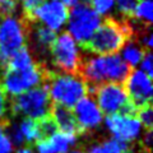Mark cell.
I'll return each instance as SVG.
<instances>
[{"instance_id":"obj_25","label":"cell","mask_w":153,"mask_h":153,"mask_svg":"<svg viewBox=\"0 0 153 153\" xmlns=\"http://www.w3.org/2000/svg\"><path fill=\"white\" fill-rule=\"evenodd\" d=\"M19 1L22 4L23 13H25L23 17L27 18V19H32L35 10L45 1V0H19Z\"/></svg>"},{"instance_id":"obj_21","label":"cell","mask_w":153,"mask_h":153,"mask_svg":"<svg viewBox=\"0 0 153 153\" xmlns=\"http://www.w3.org/2000/svg\"><path fill=\"white\" fill-rule=\"evenodd\" d=\"M152 3L151 1H140L138 3V5L134 10L133 16L130 17V19H134V21L140 22L142 25L146 26H152Z\"/></svg>"},{"instance_id":"obj_9","label":"cell","mask_w":153,"mask_h":153,"mask_svg":"<svg viewBox=\"0 0 153 153\" xmlns=\"http://www.w3.org/2000/svg\"><path fill=\"white\" fill-rule=\"evenodd\" d=\"M97 106L107 115L120 114L131 102L128 97L125 85L120 83H105L96 89Z\"/></svg>"},{"instance_id":"obj_14","label":"cell","mask_w":153,"mask_h":153,"mask_svg":"<svg viewBox=\"0 0 153 153\" xmlns=\"http://www.w3.org/2000/svg\"><path fill=\"white\" fill-rule=\"evenodd\" d=\"M50 115L52 116V119H54L57 129L61 130V133L74 135V137H79L84 133L83 129L79 126V124L75 119V115L71 108H68V107L61 106V105H57V103H52L51 110H50Z\"/></svg>"},{"instance_id":"obj_19","label":"cell","mask_w":153,"mask_h":153,"mask_svg":"<svg viewBox=\"0 0 153 153\" xmlns=\"http://www.w3.org/2000/svg\"><path fill=\"white\" fill-rule=\"evenodd\" d=\"M36 121H37V129H38V142L49 139L50 137H52L57 131V126L51 115H46V116L41 119H37Z\"/></svg>"},{"instance_id":"obj_11","label":"cell","mask_w":153,"mask_h":153,"mask_svg":"<svg viewBox=\"0 0 153 153\" xmlns=\"http://www.w3.org/2000/svg\"><path fill=\"white\" fill-rule=\"evenodd\" d=\"M69 18V10L63 3L57 0L44 1L33 13L32 19L37 22H42L47 28L52 31H57L63 27Z\"/></svg>"},{"instance_id":"obj_1","label":"cell","mask_w":153,"mask_h":153,"mask_svg":"<svg viewBox=\"0 0 153 153\" xmlns=\"http://www.w3.org/2000/svg\"><path fill=\"white\" fill-rule=\"evenodd\" d=\"M129 66L119 55H107L80 59L78 75L87 87L88 96H94L96 89L105 83L124 84L131 73Z\"/></svg>"},{"instance_id":"obj_12","label":"cell","mask_w":153,"mask_h":153,"mask_svg":"<svg viewBox=\"0 0 153 153\" xmlns=\"http://www.w3.org/2000/svg\"><path fill=\"white\" fill-rule=\"evenodd\" d=\"M106 126L115 139L130 143L137 139L140 133V123L135 116H125V115H107Z\"/></svg>"},{"instance_id":"obj_7","label":"cell","mask_w":153,"mask_h":153,"mask_svg":"<svg viewBox=\"0 0 153 153\" xmlns=\"http://www.w3.org/2000/svg\"><path fill=\"white\" fill-rule=\"evenodd\" d=\"M101 25V17L89 5L78 3L69 14V32L73 40L82 46L87 42Z\"/></svg>"},{"instance_id":"obj_20","label":"cell","mask_w":153,"mask_h":153,"mask_svg":"<svg viewBox=\"0 0 153 153\" xmlns=\"http://www.w3.org/2000/svg\"><path fill=\"white\" fill-rule=\"evenodd\" d=\"M19 129H21L22 137L27 144H32V143L38 142V129H37V121L35 119H30L26 117L23 119L21 125H19Z\"/></svg>"},{"instance_id":"obj_33","label":"cell","mask_w":153,"mask_h":153,"mask_svg":"<svg viewBox=\"0 0 153 153\" xmlns=\"http://www.w3.org/2000/svg\"><path fill=\"white\" fill-rule=\"evenodd\" d=\"M66 153H84L83 151H71V152H66Z\"/></svg>"},{"instance_id":"obj_27","label":"cell","mask_w":153,"mask_h":153,"mask_svg":"<svg viewBox=\"0 0 153 153\" xmlns=\"http://www.w3.org/2000/svg\"><path fill=\"white\" fill-rule=\"evenodd\" d=\"M142 69H143L142 71H144V73L152 79V76H153V59H152L151 51H146L144 55H143Z\"/></svg>"},{"instance_id":"obj_15","label":"cell","mask_w":153,"mask_h":153,"mask_svg":"<svg viewBox=\"0 0 153 153\" xmlns=\"http://www.w3.org/2000/svg\"><path fill=\"white\" fill-rule=\"evenodd\" d=\"M76 140V137L56 131L54 135L46 140L36 143V147L40 153H66L70 146H73Z\"/></svg>"},{"instance_id":"obj_16","label":"cell","mask_w":153,"mask_h":153,"mask_svg":"<svg viewBox=\"0 0 153 153\" xmlns=\"http://www.w3.org/2000/svg\"><path fill=\"white\" fill-rule=\"evenodd\" d=\"M37 63L33 60L32 55L28 51V46H23L19 50H17L10 56V59L7 63V65L3 69H10V70H26L31 68Z\"/></svg>"},{"instance_id":"obj_4","label":"cell","mask_w":153,"mask_h":153,"mask_svg":"<svg viewBox=\"0 0 153 153\" xmlns=\"http://www.w3.org/2000/svg\"><path fill=\"white\" fill-rule=\"evenodd\" d=\"M45 64L36 63L26 70H10L4 69L0 80V88L5 96L16 97L27 92L32 88L41 87L47 71Z\"/></svg>"},{"instance_id":"obj_28","label":"cell","mask_w":153,"mask_h":153,"mask_svg":"<svg viewBox=\"0 0 153 153\" xmlns=\"http://www.w3.org/2000/svg\"><path fill=\"white\" fill-rule=\"evenodd\" d=\"M12 152H13V144L8 139L1 125H0V153H12Z\"/></svg>"},{"instance_id":"obj_13","label":"cell","mask_w":153,"mask_h":153,"mask_svg":"<svg viewBox=\"0 0 153 153\" xmlns=\"http://www.w3.org/2000/svg\"><path fill=\"white\" fill-rule=\"evenodd\" d=\"M74 115L79 126L83 129L84 133L91 129L97 128L102 121V112L98 108L94 100L89 96H85L80 101L76 102L74 106Z\"/></svg>"},{"instance_id":"obj_29","label":"cell","mask_w":153,"mask_h":153,"mask_svg":"<svg viewBox=\"0 0 153 153\" xmlns=\"http://www.w3.org/2000/svg\"><path fill=\"white\" fill-rule=\"evenodd\" d=\"M152 137H153L152 130H146V134L143 135V139H142V143H140L143 152L151 153V151H152V142H153Z\"/></svg>"},{"instance_id":"obj_24","label":"cell","mask_w":153,"mask_h":153,"mask_svg":"<svg viewBox=\"0 0 153 153\" xmlns=\"http://www.w3.org/2000/svg\"><path fill=\"white\" fill-rule=\"evenodd\" d=\"M138 3H139V0H116L117 9H119V12L123 14L124 19L130 18L133 16Z\"/></svg>"},{"instance_id":"obj_10","label":"cell","mask_w":153,"mask_h":153,"mask_svg":"<svg viewBox=\"0 0 153 153\" xmlns=\"http://www.w3.org/2000/svg\"><path fill=\"white\" fill-rule=\"evenodd\" d=\"M124 85L129 100L137 110L151 105L153 92L152 80L144 71L133 69Z\"/></svg>"},{"instance_id":"obj_22","label":"cell","mask_w":153,"mask_h":153,"mask_svg":"<svg viewBox=\"0 0 153 153\" xmlns=\"http://www.w3.org/2000/svg\"><path fill=\"white\" fill-rule=\"evenodd\" d=\"M135 117L138 119V121L140 123V125L143 124V126L146 128V130H152V125H153L152 105H148V106L138 108L137 114H135Z\"/></svg>"},{"instance_id":"obj_23","label":"cell","mask_w":153,"mask_h":153,"mask_svg":"<svg viewBox=\"0 0 153 153\" xmlns=\"http://www.w3.org/2000/svg\"><path fill=\"white\" fill-rule=\"evenodd\" d=\"M115 5V0H89V7L98 14L100 17L107 14Z\"/></svg>"},{"instance_id":"obj_30","label":"cell","mask_w":153,"mask_h":153,"mask_svg":"<svg viewBox=\"0 0 153 153\" xmlns=\"http://www.w3.org/2000/svg\"><path fill=\"white\" fill-rule=\"evenodd\" d=\"M7 96L4 94V92L1 91V88H0V121L4 120L5 117V112L8 110V105H7Z\"/></svg>"},{"instance_id":"obj_34","label":"cell","mask_w":153,"mask_h":153,"mask_svg":"<svg viewBox=\"0 0 153 153\" xmlns=\"http://www.w3.org/2000/svg\"><path fill=\"white\" fill-rule=\"evenodd\" d=\"M124 153H133V152H130V151H126V152H124Z\"/></svg>"},{"instance_id":"obj_8","label":"cell","mask_w":153,"mask_h":153,"mask_svg":"<svg viewBox=\"0 0 153 153\" xmlns=\"http://www.w3.org/2000/svg\"><path fill=\"white\" fill-rule=\"evenodd\" d=\"M26 46V27L23 19L4 18L0 23V64L4 68L10 56Z\"/></svg>"},{"instance_id":"obj_35","label":"cell","mask_w":153,"mask_h":153,"mask_svg":"<svg viewBox=\"0 0 153 153\" xmlns=\"http://www.w3.org/2000/svg\"><path fill=\"white\" fill-rule=\"evenodd\" d=\"M143 1H151V0H143Z\"/></svg>"},{"instance_id":"obj_17","label":"cell","mask_w":153,"mask_h":153,"mask_svg":"<svg viewBox=\"0 0 153 153\" xmlns=\"http://www.w3.org/2000/svg\"><path fill=\"white\" fill-rule=\"evenodd\" d=\"M129 149V143L119 139H108L101 144L93 146L89 149V153H124Z\"/></svg>"},{"instance_id":"obj_32","label":"cell","mask_w":153,"mask_h":153,"mask_svg":"<svg viewBox=\"0 0 153 153\" xmlns=\"http://www.w3.org/2000/svg\"><path fill=\"white\" fill-rule=\"evenodd\" d=\"M17 153H33L31 148H22V149H19Z\"/></svg>"},{"instance_id":"obj_5","label":"cell","mask_w":153,"mask_h":153,"mask_svg":"<svg viewBox=\"0 0 153 153\" xmlns=\"http://www.w3.org/2000/svg\"><path fill=\"white\" fill-rule=\"evenodd\" d=\"M51 100L45 87H36L27 92L12 97L9 101V111L13 115H26L30 119H41L50 115Z\"/></svg>"},{"instance_id":"obj_18","label":"cell","mask_w":153,"mask_h":153,"mask_svg":"<svg viewBox=\"0 0 153 153\" xmlns=\"http://www.w3.org/2000/svg\"><path fill=\"white\" fill-rule=\"evenodd\" d=\"M124 50V59L128 61V65L129 66H135L139 61L143 59V55H144V52L147 50H143L142 47L137 44L135 41L130 40L128 42V44L123 47Z\"/></svg>"},{"instance_id":"obj_2","label":"cell","mask_w":153,"mask_h":153,"mask_svg":"<svg viewBox=\"0 0 153 153\" xmlns=\"http://www.w3.org/2000/svg\"><path fill=\"white\" fill-rule=\"evenodd\" d=\"M131 38L133 30L126 19L106 17L96 30L93 36L80 47L100 56L117 55V52Z\"/></svg>"},{"instance_id":"obj_26","label":"cell","mask_w":153,"mask_h":153,"mask_svg":"<svg viewBox=\"0 0 153 153\" xmlns=\"http://www.w3.org/2000/svg\"><path fill=\"white\" fill-rule=\"evenodd\" d=\"M17 0H0V17L9 18L16 13Z\"/></svg>"},{"instance_id":"obj_6","label":"cell","mask_w":153,"mask_h":153,"mask_svg":"<svg viewBox=\"0 0 153 153\" xmlns=\"http://www.w3.org/2000/svg\"><path fill=\"white\" fill-rule=\"evenodd\" d=\"M49 52L51 55L52 64L61 70V73L78 75L82 56L79 55L76 44L69 32H63L61 35L56 36Z\"/></svg>"},{"instance_id":"obj_3","label":"cell","mask_w":153,"mask_h":153,"mask_svg":"<svg viewBox=\"0 0 153 153\" xmlns=\"http://www.w3.org/2000/svg\"><path fill=\"white\" fill-rule=\"evenodd\" d=\"M52 103H57L68 108H73L76 102L84 98L87 87L79 75H70L47 69L44 84Z\"/></svg>"},{"instance_id":"obj_31","label":"cell","mask_w":153,"mask_h":153,"mask_svg":"<svg viewBox=\"0 0 153 153\" xmlns=\"http://www.w3.org/2000/svg\"><path fill=\"white\" fill-rule=\"evenodd\" d=\"M57 1L63 3L66 8H68V7H69V8H73L74 5H76V4H78V0H57Z\"/></svg>"}]
</instances>
